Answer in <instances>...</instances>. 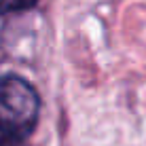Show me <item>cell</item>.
<instances>
[{
    "instance_id": "obj_3",
    "label": "cell",
    "mask_w": 146,
    "mask_h": 146,
    "mask_svg": "<svg viewBox=\"0 0 146 146\" xmlns=\"http://www.w3.org/2000/svg\"><path fill=\"white\" fill-rule=\"evenodd\" d=\"M0 146H30L26 140H19V138H9V135L0 133Z\"/></svg>"
},
{
    "instance_id": "obj_1",
    "label": "cell",
    "mask_w": 146,
    "mask_h": 146,
    "mask_svg": "<svg viewBox=\"0 0 146 146\" xmlns=\"http://www.w3.org/2000/svg\"><path fill=\"white\" fill-rule=\"evenodd\" d=\"M40 98L17 74L0 76V133L26 140L38 125Z\"/></svg>"
},
{
    "instance_id": "obj_2",
    "label": "cell",
    "mask_w": 146,
    "mask_h": 146,
    "mask_svg": "<svg viewBox=\"0 0 146 146\" xmlns=\"http://www.w3.org/2000/svg\"><path fill=\"white\" fill-rule=\"evenodd\" d=\"M38 0H0V15H11L36 7Z\"/></svg>"
}]
</instances>
